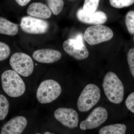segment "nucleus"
Wrapping results in <instances>:
<instances>
[{
	"instance_id": "nucleus-14",
	"label": "nucleus",
	"mask_w": 134,
	"mask_h": 134,
	"mask_svg": "<svg viewBox=\"0 0 134 134\" xmlns=\"http://www.w3.org/2000/svg\"><path fill=\"white\" fill-rule=\"evenodd\" d=\"M27 13L30 16L46 19L50 18L52 13L48 6L40 2H34L29 5Z\"/></svg>"
},
{
	"instance_id": "nucleus-15",
	"label": "nucleus",
	"mask_w": 134,
	"mask_h": 134,
	"mask_svg": "<svg viewBox=\"0 0 134 134\" xmlns=\"http://www.w3.org/2000/svg\"><path fill=\"white\" fill-rule=\"evenodd\" d=\"M18 25L0 17V34L9 36H14L18 31Z\"/></svg>"
},
{
	"instance_id": "nucleus-7",
	"label": "nucleus",
	"mask_w": 134,
	"mask_h": 134,
	"mask_svg": "<svg viewBox=\"0 0 134 134\" xmlns=\"http://www.w3.org/2000/svg\"><path fill=\"white\" fill-rule=\"evenodd\" d=\"M63 47L68 54L77 60L85 59L88 57L89 52L83 43L81 34L75 39L69 38L63 43Z\"/></svg>"
},
{
	"instance_id": "nucleus-28",
	"label": "nucleus",
	"mask_w": 134,
	"mask_h": 134,
	"mask_svg": "<svg viewBox=\"0 0 134 134\" xmlns=\"http://www.w3.org/2000/svg\"></svg>"
},
{
	"instance_id": "nucleus-20",
	"label": "nucleus",
	"mask_w": 134,
	"mask_h": 134,
	"mask_svg": "<svg viewBox=\"0 0 134 134\" xmlns=\"http://www.w3.org/2000/svg\"><path fill=\"white\" fill-rule=\"evenodd\" d=\"M125 23L128 31L130 34H134V11L131 10L127 13Z\"/></svg>"
},
{
	"instance_id": "nucleus-11",
	"label": "nucleus",
	"mask_w": 134,
	"mask_h": 134,
	"mask_svg": "<svg viewBox=\"0 0 134 134\" xmlns=\"http://www.w3.org/2000/svg\"><path fill=\"white\" fill-rule=\"evenodd\" d=\"M27 120L24 116L14 117L5 123L1 134H21L27 126Z\"/></svg>"
},
{
	"instance_id": "nucleus-27",
	"label": "nucleus",
	"mask_w": 134,
	"mask_h": 134,
	"mask_svg": "<svg viewBox=\"0 0 134 134\" xmlns=\"http://www.w3.org/2000/svg\"><path fill=\"white\" fill-rule=\"evenodd\" d=\"M40 134V133H37V134Z\"/></svg>"
},
{
	"instance_id": "nucleus-16",
	"label": "nucleus",
	"mask_w": 134,
	"mask_h": 134,
	"mask_svg": "<svg viewBox=\"0 0 134 134\" xmlns=\"http://www.w3.org/2000/svg\"><path fill=\"white\" fill-rule=\"evenodd\" d=\"M127 127L122 123H117L106 126L100 129L99 134H125Z\"/></svg>"
},
{
	"instance_id": "nucleus-4",
	"label": "nucleus",
	"mask_w": 134,
	"mask_h": 134,
	"mask_svg": "<svg viewBox=\"0 0 134 134\" xmlns=\"http://www.w3.org/2000/svg\"><path fill=\"white\" fill-rule=\"evenodd\" d=\"M62 92V88L59 83L52 79H48L40 84L37 90L36 97L41 104H48L57 99Z\"/></svg>"
},
{
	"instance_id": "nucleus-22",
	"label": "nucleus",
	"mask_w": 134,
	"mask_h": 134,
	"mask_svg": "<svg viewBox=\"0 0 134 134\" xmlns=\"http://www.w3.org/2000/svg\"><path fill=\"white\" fill-rule=\"evenodd\" d=\"M10 53V49L9 46L0 41V61L7 59Z\"/></svg>"
},
{
	"instance_id": "nucleus-1",
	"label": "nucleus",
	"mask_w": 134,
	"mask_h": 134,
	"mask_svg": "<svg viewBox=\"0 0 134 134\" xmlns=\"http://www.w3.org/2000/svg\"><path fill=\"white\" fill-rule=\"evenodd\" d=\"M102 86L104 93L112 103L119 104L124 99L125 89L122 82L114 72L110 71L103 79Z\"/></svg>"
},
{
	"instance_id": "nucleus-23",
	"label": "nucleus",
	"mask_w": 134,
	"mask_h": 134,
	"mask_svg": "<svg viewBox=\"0 0 134 134\" xmlns=\"http://www.w3.org/2000/svg\"><path fill=\"white\" fill-rule=\"evenodd\" d=\"M127 60L130 72L134 78V48H131L129 51Z\"/></svg>"
},
{
	"instance_id": "nucleus-2",
	"label": "nucleus",
	"mask_w": 134,
	"mask_h": 134,
	"mask_svg": "<svg viewBox=\"0 0 134 134\" xmlns=\"http://www.w3.org/2000/svg\"><path fill=\"white\" fill-rule=\"evenodd\" d=\"M2 85L5 93L11 97L22 96L26 90V85L19 75L12 70H8L1 76Z\"/></svg>"
},
{
	"instance_id": "nucleus-12",
	"label": "nucleus",
	"mask_w": 134,
	"mask_h": 134,
	"mask_svg": "<svg viewBox=\"0 0 134 134\" xmlns=\"http://www.w3.org/2000/svg\"><path fill=\"white\" fill-rule=\"evenodd\" d=\"M77 18L80 21L86 24L95 25L102 24L106 22V14L101 11H96L91 14L85 13L82 8L79 9L76 13Z\"/></svg>"
},
{
	"instance_id": "nucleus-25",
	"label": "nucleus",
	"mask_w": 134,
	"mask_h": 134,
	"mask_svg": "<svg viewBox=\"0 0 134 134\" xmlns=\"http://www.w3.org/2000/svg\"><path fill=\"white\" fill-rule=\"evenodd\" d=\"M17 3L22 7L26 6L31 0H15Z\"/></svg>"
},
{
	"instance_id": "nucleus-26",
	"label": "nucleus",
	"mask_w": 134,
	"mask_h": 134,
	"mask_svg": "<svg viewBox=\"0 0 134 134\" xmlns=\"http://www.w3.org/2000/svg\"><path fill=\"white\" fill-rule=\"evenodd\" d=\"M44 134H54V133H50V132H45V133H44Z\"/></svg>"
},
{
	"instance_id": "nucleus-18",
	"label": "nucleus",
	"mask_w": 134,
	"mask_h": 134,
	"mask_svg": "<svg viewBox=\"0 0 134 134\" xmlns=\"http://www.w3.org/2000/svg\"><path fill=\"white\" fill-rule=\"evenodd\" d=\"M9 103L3 95H0V120L5 119L9 112Z\"/></svg>"
},
{
	"instance_id": "nucleus-19",
	"label": "nucleus",
	"mask_w": 134,
	"mask_h": 134,
	"mask_svg": "<svg viewBox=\"0 0 134 134\" xmlns=\"http://www.w3.org/2000/svg\"><path fill=\"white\" fill-rule=\"evenodd\" d=\"M99 0H85L82 9L84 12L91 14L96 12L99 4Z\"/></svg>"
},
{
	"instance_id": "nucleus-13",
	"label": "nucleus",
	"mask_w": 134,
	"mask_h": 134,
	"mask_svg": "<svg viewBox=\"0 0 134 134\" xmlns=\"http://www.w3.org/2000/svg\"><path fill=\"white\" fill-rule=\"evenodd\" d=\"M62 57V55L59 51L48 48L36 50L32 54L33 59L37 62L47 64L58 61Z\"/></svg>"
},
{
	"instance_id": "nucleus-24",
	"label": "nucleus",
	"mask_w": 134,
	"mask_h": 134,
	"mask_svg": "<svg viewBox=\"0 0 134 134\" xmlns=\"http://www.w3.org/2000/svg\"><path fill=\"white\" fill-rule=\"evenodd\" d=\"M125 105L128 110L134 114V92L130 93L127 97Z\"/></svg>"
},
{
	"instance_id": "nucleus-3",
	"label": "nucleus",
	"mask_w": 134,
	"mask_h": 134,
	"mask_svg": "<svg viewBox=\"0 0 134 134\" xmlns=\"http://www.w3.org/2000/svg\"><path fill=\"white\" fill-rule=\"evenodd\" d=\"M100 89L95 84L90 83L84 88L77 99V106L79 111L86 112L96 105L100 100Z\"/></svg>"
},
{
	"instance_id": "nucleus-21",
	"label": "nucleus",
	"mask_w": 134,
	"mask_h": 134,
	"mask_svg": "<svg viewBox=\"0 0 134 134\" xmlns=\"http://www.w3.org/2000/svg\"><path fill=\"white\" fill-rule=\"evenodd\" d=\"M111 6L116 8L129 7L134 3V0H110Z\"/></svg>"
},
{
	"instance_id": "nucleus-17",
	"label": "nucleus",
	"mask_w": 134,
	"mask_h": 134,
	"mask_svg": "<svg viewBox=\"0 0 134 134\" xmlns=\"http://www.w3.org/2000/svg\"><path fill=\"white\" fill-rule=\"evenodd\" d=\"M48 7L54 15H58L62 11L64 6L63 0H46Z\"/></svg>"
},
{
	"instance_id": "nucleus-10",
	"label": "nucleus",
	"mask_w": 134,
	"mask_h": 134,
	"mask_svg": "<svg viewBox=\"0 0 134 134\" xmlns=\"http://www.w3.org/2000/svg\"><path fill=\"white\" fill-rule=\"evenodd\" d=\"M54 116L58 121L69 128H75L78 126V114L75 110L72 108H58L54 111Z\"/></svg>"
},
{
	"instance_id": "nucleus-5",
	"label": "nucleus",
	"mask_w": 134,
	"mask_h": 134,
	"mask_svg": "<svg viewBox=\"0 0 134 134\" xmlns=\"http://www.w3.org/2000/svg\"><path fill=\"white\" fill-rule=\"evenodd\" d=\"M111 29L102 24L90 26L84 34L85 41L91 45H95L110 40L113 37Z\"/></svg>"
},
{
	"instance_id": "nucleus-9",
	"label": "nucleus",
	"mask_w": 134,
	"mask_h": 134,
	"mask_svg": "<svg viewBox=\"0 0 134 134\" xmlns=\"http://www.w3.org/2000/svg\"><path fill=\"white\" fill-rule=\"evenodd\" d=\"M107 110L103 107L95 108L89 114L86 119L80 124V129L82 130L97 128L103 124L108 119Z\"/></svg>"
},
{
	"instance_id": "nucleus-6",
	"label": "nucleus",
	"mask_w": 134,
	"mask_h": 134,
	"mask_svg": "<svg viewBox=\"0 0 134 134\" xmlns=\"http://www.w3.org/2000/svg\"><path fill=\"white\" fill-rule=\"evenodd\" d=\"M9 63L13 70L22 76L28 77L33 73V60L31 57L26 54L15 53L10 59Z\"/></svg>"
},
{
	"instance_id": "nucleus-8",
	"label": "nucleus",
	"mask_w": 134,
	"mask_h": 134,
	"mask_svg": "<svg viewBox=\"0 0 134 134\" xmlns=\"http://www.w3.org/2000/svg\"><path fill=\"white\" fill-rule=\"evenodd\" d=\"M20 26L25 33L31 34H44L48 31L49 28L46 21L30 16L22 18Z\"/></svg>"
}]
</instances>
